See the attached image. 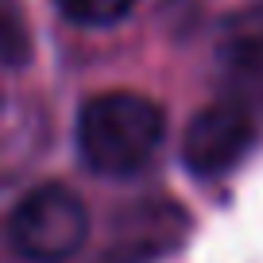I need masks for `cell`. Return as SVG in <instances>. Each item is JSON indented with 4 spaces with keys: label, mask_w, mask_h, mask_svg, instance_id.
Masks as SVG:
<instances>
[{
    "label": "cell",
    "mask_w": 263,
    "mask_h": 263,
    "mask_svg": "<svg viewBox=\"0 0 263 263\" xmlns=\"http://www.w3.org/2000/svg\"><path fill=\"white\" fill-rule=\"evenodd\" d=\"M217 58H221V70L229 74V82L244 93L236 101H244V105L255 97L263 101V4H252V8L236 12L221 27Z\"/></svg>",
    "instance_id": "5"
},
{
    "label": "cell",
    "mask_w": 263,
    "mask_h": 263,
    "mask_svg": "<svg viewBox=\"0 0 263 263\" xmlns=\"http://www.w3.org/2000/svg\"><path fill=\"white\" fill-rule=\"evenodd\" d=\"M54 4L78 27H112L132 12L136 0H54Z\"/></svg>",
    "instance_id": "7"
},
{
    "label": "cell",
    "mask_w": 263,
    "mask_h": 263,
    "mask_svg": "<svg viewBox=\"0 0 263 263\" xmlns=\"http://www.w3.org/2000/svg\"><path fill=\"white\" fill-rule=\"evenodd\" d=\"M35 54L31 24H27L24 0H0V66L20 70Z\"/></svg>",
    "instance_id": "6"
},
{
    "label": "cell",
    "mask_w": 263,
    "mask_h": 263,
    "mask_svg": "<svg viewBox=\"0 0 263 263\" xmlns=\"http://www.w3.org/2000/svg\"><path fill=\"white\" fill-rule=\"evenodd\" d=\"M190 221L182 205L174 201H140V205H124L116 217L108 259L112 263H151L166 255L171 248L182 244Z\"/></svg>",
    "instance_id": "4"
},
{
    "label": "cell",
    "mask_w": 263,
    "mask_h": 263,
    "mask_svg": "<svg viewBox=\"0 0 263 263\" xmlns=\"http://www.w3.org/2000/svg\"><path fill=\"white\" fill-rule=\"evenodd\" d=\"M78 155L101 178H132L159 155L166 112L159 101L132 89L97 93L78 112Z\"/></svg>",
    "instance_id": "1"
},
{
    "label": "cell",
    "mask_w": 263,
    "mask_h": 263,
    "mask_svg": "<svg viewBox=\"0 0 263 263\" xmlns=\"http://www.w3.org/2000/svg\"><path fill=\"white\" fill-rule=\"evenodd\" d=\"M255 140V116L244 101L224 97L213 105L197 108L194 120L182 132V166L194 178H221L240 159L252 151Z\"/></svg>",
    "instance_id": "3"
},
{
    "label": "cell",
    "mask_w": 263,
    "mask_h": 263,
    "mask_svg": "<svg viewBox=\"0 0 263 263\" xmlns=\"http://www.w3.org/2000/svg\"><path fill=\"white\" fill-rule=\"evenodd\" d=\"M8 240L27 263H66L89 240V209L70 186L43 182L16 201Z\"/></svg>",
    "instance_id": "2"
}]
</instances>
